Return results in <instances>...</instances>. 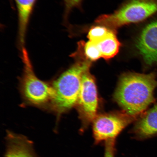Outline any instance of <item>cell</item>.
I'll use <instances>...</instances> for the list:
<instances>
[{
	"instance_id": "6da1fadb",
	"label": "cell",
	"mask_w": 157,
	"mask_h": 157,
	"mask_svg": "<svg viewBox=\"0 0 157 157\" xmlns=\"http://www.w3.org/2000/svg\"><path fill=\"white\" fill-rule=\"evenodd\" d=\"M157 87L156 72L125 73L120 78L114 99L125 113L137 117L155 101Z\"/></svg>"
},
{
	"instance_id": "7a4b0ae2",
	"label": "cell",
	"mask_w": 157,
	"mask_h": 157,
	"mask_svg": "<svg viewBox=\"0 0 157 157\" xmlns=\"http://www.w3.org/2000/svg\"><path fill=\"white\" fill-rule=\"evenodd\" d=\"M91 62L83 60L74 64L53 83L50 105L58 117L75 106L81 88L82 76Z\"/></svg>"
},
{
	"instance_id": "3957f363",
	"label": "cell",
	"mask_w": 157,
	"mask_h": 157,
	"mask_svg": "<svg viewBox=\"0 0 157 157\" xmlns=\"http://www.w3.org/2000/svg\"><path fill=\"white\" fill-rule=\"evenodd\" d=\"M157 13V0H129L112 14L101 15L96 23L111 29L140 22Z\"/></svg>"
},
{
	"instance_id": "277c9868",
	"label": "cell",
	"mask_w": 157,
	"mask_h": 157,
	"mask_svg": "<svg viewBox=\"0 0 157 157\" xmlns=\"http://www.w3.org/2000/svg\"><path fill=\"white\" fill-rule=\"evenodd\" d=\"M22 51L24 65L20 90L23 99L27 103L36 106L50 104L53 94L52 86L37 77L26 50L24 49Z\"/></svg>"
},
{
	"instance_id": "5b68a950",
	"label": "cell",
	"mask_w": 157,
	"mask_h": 157,
	"mask_svg": "<svg viewBox=\"0 0 157 157\" xmlns=\"http://www.w3.org/2000/svg\"><path fill=\"white\" fill-rule=\"evenodd\" d=\"M136 117L124 111L98 115L92 123L94 144L116 140L123 129Z\"/></svg>"
},
{
	"instance_id": "8992f818",
	"label": "cell",
	"mask_w": 157,
	"mask_h": 157,
	"mask_svg": "<svg viewBox=\"0 0 157 157\" xmlns=\"http://www.w3.org/2000/svg\"><path fill=\"white\" fill-rule=\"evenodd\" d=\"M98 102L95 80L90 73L89 69L82 76L81 88L76 105L82 121L81 132L93 123L98 115Z\"/></svg>"
},
{
	"instance_id": "52a82bcc",
	"label": "cell",
	"mask_w": 157,
	"mask_h": 157,
	"mask_svg": "<svg viewBox=\"0 0 157 157\" xmlns=\"http://www.w3.org/2000/svg\"><path fill=\"white\" fill-rule=\"evenodd\" d=\"M136 46L147 66H157V19L151 21L143 29Z\"/></svg>"
},
{
	"instance_id": "ba28073f",
	"label": "cell",
	"mask_w": 157,
	"mask_h": 157,
	"mask_svg": "<svg viewBox=\"0 0 157 157\" xmlns=\"http://www.w3.org/2000/svg\"><path fill=\"white\" fill-rule=\"evenodd\" d=\"M131 133L133 139L140 141L157 136V102L141 115Z\"/></svg>"
},
{
	"instance_id": "9c48e42d",
	"label": "cell",
	"mask_w": 157,
	"mask_h": 157,
	"mask_svg": "<svg viewBox=\"0 0 157 157\" xmlns=\"http://www.w3.org/2000/svg\"><path fill=\"white\" fill-rule=\"evenodd\" d=\"M6 142L4 157H38L35 154L33 143L24 135L8 131Z\"/></svg>"
},
{
	"instance_id": "30bf717a",
	"label": "cell",
	"mask_w": 157,
	"mask_h": 157,
	"mask_svg": "<svg viewBox=\"0 0 157 157\" xmlns=\"http://www.w3.org/2000/svg\"><path fill=\"white\" fill-rule=\"evenodd\" d=\"M15 1L18 13L19 41L23 48L29 18L36 0Z\"/></svg>"
},
{
	"instance_id": "8fae6325",
	"label": "cell",
	"mask_w": 157,
	"mask_h": 157,
	"mask_svg": "<svg viewBox=\"0 0 157 157\" xmlns=\"http://www.w3.org/2000/svg\"><path fill=\"white\" fill-rule=\"evenodd\" d=\"M97 44L101 52V58L107 60L116 56L121 46L116 32Z\"/></svg>"
},
{
	"instance_id": "7c38bea8",
	"label": "cell",
	"mask_w": 157,
	"mask_h": 157,
	"mask_svg": "<svg viewBox=\"0 0 157 157\" xmlns=\"http://www.w3.org/2000/svg\"><path fill=\"white\" fill-rule=\"evenodd\" d=\"M115 32H116L114 30L108 28L107 27L98 25L93 26L90 29L87 37L89 41L97 43Z\"/></svg>"
},
{
	"instance_id": "4fadbf2b",
	"label": "cell",
	"mask_w": 157,
	"mask_h": 157,
	"mask_svg": "<svg viewBox=\"0 0 157 157\" xmlns=\"http://www.w3.org/2000/svg\"><path fill=\"white\" fill-rule=\"evenodd\" d=\"M84 59L91 62L101 58V53L97 43L89 41L84 44Z\"/></svg>"
},
{
	"instance_id": "5bb4252c",
	"label": "cell",
	"mask_w": 157,
	"mask_h": 157,
	"mask_svg": "<svg viewBox=\"0 0 157 157\" xmlns=\"http://www.w3.org/2000/svg\"><path fill=\"white\" fill-rule=\"evenodd\" d=\"M116 140L108 141L104 143L105 154L104 157H115Z\"/></svg>"
},
{
	"instance_id": "9a60e30c",
	"label": "cell",
	"mask_w": 157,
	"mask_h": 157,
	"mask_svg": "<svg viewBox=\"0 0 157 157\" xmlns=\"http://www.w3.org/2000/svg\"><path fill=\"white\" fill-rule=\"evenodd\" d=\"M64 1L66 12L67 13L74 7L78 6L82 0H64Z\"/></svg>"
}]
</instances>
